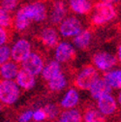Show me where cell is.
<instances>
[{
	"mask_svg": "<svg viewBox=\"0 0 121 122\" xmlns=\"http://www.w3.org/2000/svg\"><path fill=\"white\" fill-rule=\"evenodd\" d=\"M117 16V11L113 4L101 0L93 7L91 21L96 26H102L113 20Z\"/></svg>",
	"mask_w": 121,
	"mask_h": 122,
	"instance_id": "obj_1",
	"label": "cell"
},
{
	"mask_svg": "<svg viewBox=\"0 0 121 122\" xmlns=\"http://www.w3.org/2000/svg\"><path fill=\"white\" fill-rule=\"evenodd\" d=\"M20 10L31 22H43L49 18V9L44 1L29 2L20 7Z\"/></svg>",
	"mask_w": 121,
	"mask_h": 122,
	"instance_id": "obj_2",
	"label": "cell"
},
{
	"mask_svg": "<svg viewBox=\"0 0 121 122\" xmlns=\"http://www.w3.org/2000/svg\"><path fill=\"white\" fill-rule=\"evenodd\" d=\"M20 86L12 80H3L0 83V99L5 105H13L20 97Z\"/></svg>",
	"mask_w": 121,
	"mask_h": 122,
	"instance_id": "obj_3",
	"label": "cell"
},
{
	"mask_svg": "<svg viewBox=\"0 0 121 122\" xmlns=\"http://www.w3.org/2000/svg\"><path fill=\"white\" fill-rule=\"evenodd\" d=\"M83 30L81 20L77 17L69 16L58 24L59 34L64 38H74Z\"/></svg>",
	"mask_w": 121,
	"mask_h": 122,
	"instance_id": "obj_4",
	"label": "cell"
},
{
	"mask_svg": "<svg viewBox=\"0 0 121 122\" xmlns=\"http://www.w3.org/2000/svg\"><path fill=\"white\" fill-rule=\"evenodd\" d=\"M97 79L99 78L96 69L91 65H88L83 67L82 70L78 74L75 80V85L81 90H89Z\"/></svg>",
	"mask_w": 121,
	"mask_h": 122,
	"instance_id": "obj_5",
	"label": "cell"
},
{
	"mask_svg": "<svg viewBox=\"0 0 121 122\" xmlns=\"http://www.w3.org/2000/svg\"><path fill=\"white\" fill-rule=\"evenodd\" d=\"M32 46L30 42L26 39H19L14 43L13 47L11 48L12 59L17 63H22L25 58L31 53Z\"/></svg>",
	"mask_w": 121,
	"mask_h": 122,
	"instance_id": "obj_6",
	"label": "cell"
},
{
	"mask_svg": "<svg viewBox=\"0 0 121 122\" xmlns=\"http://www.w3.org/2000/svg\"><path fill=\"white\" fill-rule=\"evenodd\" d=\"M67 18V5L63 0H53L49 11V20L51 24H60Z\"/></svg>",
	"mask_w": 121,
	"mask_h": 122,
	"instance_id": "obj_7",
	"label": "cell"
},
{
	"mask_svg": "<svg viewBox=\"0 0 121 122\" xmlns=\"http://www.w3.org/2000/svg\"><path fill=\"white\" fill-rule=\"evenodd\" d=\"M116 57L107 51H100L93 55V63L96 66L97 69L108 72L111 71V68H113L116 64Z\"/></svg>",
	"mask_w": 121,
	"mask_h": 122,
	"instance_id": "obj_8",
	"label": "cell"
},
{
	"mask_svg": "<svg viewBox=\"0 0 121 122\" xmlns=\"http://www.w3.org/2000/svg\"><path fill=\"white\" fill-rule=\"evenodd\" d=\"M76 56L74 46L69 42H60L54 51V57L60 63H67Z\"/></svg>",
	"mask_w": 121,
	"mask_h": 122,
	"instance_id": "obj_9",
	"label": "cell"
},
{
	"mask_svg": "<svg viewBox=\"0 0 121 122\" xmlns=\"http://www.w3.org/2000/svg\"><path fill=\"white\" fill-rule=\"evenodd\" d=\"M44 67L45 65L43 58L40 56V54L36 52H31L22 62V69L26 70L34 76L42 73Z\"/></svg>",
	"mask_w": 121,
	"mask_h": 122,
	"instance_id": "obj_10",
	"label": "cell"
},
{
	"mask_svg": "<svg viewBox=\"0 0 121 122\" xmlns=\"http://www.w3.org/2000/svg\"><path fill=\"white\" fill-rule=\"evenodd\" d=\"M39 39L46 48L53 49L59 44V31L52 26H47L41 30Z\"/></svg>",
	"mask_w": 121,
	"mask_h": 122,
	"instance_id": "obj_11",
	"label": "cell"
},
{
	"mask_svg": "<svg viewBox=\"0 0 121 122\" xmlns=\"http://www.w3.org/2000/svg\"><path fill=\"white\" fill-rule=\"evenodd\" d=\"M97 108L104 115H111L117 109V104L115 99L109 93L97 100Z\"/></svg>",
	"mask_w": 121,
	"mask_h": 122,
	"instance_id": "obj_12",
	"label": "cell"
},
{
	"mask_svg": "<svg viewBox=\"0 0 121 122\" xmlns=\"http://www.w3.org/2000/svg\"><path fill=\"white\" fill-rule=\"evenodd\" d=\"M70 10L78 16H83L91 12L93 5L91 0H68Z\"/></svg>",
	"mask_w": 121,
	"mask_h": 122,
	"instance_id": "obj_13",
	"label": "cell"
},
{
	"mask_svg": "<svg viewBox=\"0 0 121 122\" xmlns=\"http://www.w3.org/2000/svg\"><path fill=\"white\" fill-rule=\"evenodd\" d=\"M111 87L107 83L104 79H97L96 81L92 84V86L89 88V92L90 95L93 99L98 100L100 97L111 93Z\"/></svg>",
	"mask_w": 121,
	"mask_h": 122,
	"instance_id": "obj_14",
	"label": "cell"
},
{
	"mask_svg": "<svg viewBox=\"0 0 121 122\" xmlns=\"http://www.w3.org/2000/svg\"><path fill=\"white\" fill-rule=\"evenodd\" d=\"M35 76L30 74L24 69H21L19 71L17 77H16V82L19 84L20 87L29 90L35 85Z\"/></svg>",
	"mask_w": 121,
	"mask_h": 122,
	"instance_id": "obj_15",
	"label": "cell"
},
{
	"mask_svg": "<svg viewBox=\"0 0 121 122\" xmlns=\"http://www.w3.org/2000/svg\"><path fill=\"white\" fill-rule=\"evenodd\" d=\"M61 73V66H60V62L55 60H52L50 62H49L46 66L44 67L42 71V77L44 80L46 81H50L52 78H54L55 76Z\"/></svg>",
	"mask_w": 121,
	"mask_h": 122,
	"instance_id": "obj_16",
	"label": "cell"
},
{
	"mask_svg": "<svg viewBox=\"0 0 121 122\" xmlns=\"http://www.w3.org/2000/svg\"><path fill=\"white\" fill-rule=\"evenodd\" d=\"M79 100H80V97H79L78 91L74 88H71L67 91L64 97L62 98L61 102H60V106H61L63 109L70 110V109L75 108V107L78 105Z\"/></svg>",
	"mask_w": 121,
	"mask_h": 122,
	"instance_id": "obj_17",
	"label": "cell"
},
{
	"mask_svg": "<svg viewBox=\"0 0 121 122\" xmlns=\"http://www.w3.org/2000/svg\"><path fill=\"white\" fill-rule=\"evenodd\" d=\"M91 40H92L91 32H90L89 30H82L79 35L74 37L73 44L76 48L81 49V50H84V49L89 47L90 43H91Z\"/></svg>",
	"mask_w": 121,
	"mask_h": 122,
	"instance_id": "obj_18",
	"label": "cell"
},
{
	"mask_svg": "<svg viewBox=\"0 0 121 122\" xmlns=\"http://www.w3.org/2000/svg\"><path fill=\"white\" fill-rule=\"evenodd\" d=\"M18 65L15 62H7L1 64V68H0V74H1V77L4 80H13L16 79L17 75L19 73V69H18Z\"/></svg>",
	"mask_w": 121,
	"mask_h": 122,
	"instance_id": "obj_19",
	"label": "cell"
},
{
	"mask_svg": "<svg viewBox=\"0 0 121 122\" xmlns=\"http://www.w3.org/2000/svg\"><path fill=\"white\" fill-rule=\"evenodd\" d=\"M104 80L111 88L121 89V70L108 71L104 75Z\"/></svg>",
	"mask_w": 121,
	"mask_h": 122,
	"instance_id": "obj_20",
	"label": "cell"
},
{
	"mask_svg": "<svg viewBox=\"0 0 121 122\" xmlns=\"http://www.w3.org/2000/svg\"><path fill=\"white\" fill-rule=\"evenodd\" d=\"M31 21L29 20V19L25 16V15L19 9L15 15V19H14V25L18 31H24L26 30Z\"/></svg>",
	"mask_w": 121,
	"mask_h": 122,
	"instance_id": "obj_21",
	"label": "cell"
},
{
	"mask_svg": "<svg viewBox=\"0 0 121 122\" xmlns=\"http://www.w3.org/2000/svg\"><path fill=\"white\" fill-rule=\"evenodd\" d=\"M66 85H67V80L62 73L58 74L50 81H49V88L50 90L53 91V92L61 91L66 87Z\"/></svg>",
	"mask_w": 121,
	"mask_h": 122,
	"instance_id": "obj_22",
	"label": "cell"
},
{
	"mask_svg": "<svg viewBox=\"0 0 121 122\" xmlns=\"http://www.w3.org/2000/svg\"><path fill=\"white\" fill-rule=\"evenodd\" d=\"M59 122H81V115L77 110H67L59 116Z\"/></svg>",
	"mask_w": 121,
	"mask_h": 122,
	"instance_id": "obj_23",
	"label": "cell"
},
{
	"mask_svg": "<svg viewBox=\"0 0 121 122\" xmlns=\"http://www.w3.org/2000/svg\"><path fill=\"white\" fill-rule=\"evenodd\" d=\"M84 122H106L104 114L98 110H87L83 115Z\"/></svg>",
	"mask_w": 121,
	"mask_h": 122,
	"instance_id": "obj_24",
	"label": "cell"
},
{
	"mask_svg": "<svg viewBox=\"0 0 121 122\" xmlns=\"http://www.w3.org/2000/svg\"><path fill=\"white\" fill-rule=\"evenodd\" d=\"M12 17L10 15V12L1 9L0 11V24H1V27L3 28H8L11 24H12Z\"/></svg>",
	"mask_w": 121,
	"mask_h": 122,
	"instance_id": "obj_25",
	"label": "cell"
},
{
	"mask_svg": "<svg viewBox=\"0 0 121 122\" xmlns=\"http://www.w3.org/2000/svg\"><path fill=\"white\" fill-rule=\"evenodd\" d=\"M20 0H1V9L8 12H13L17 9Z\"/></svg>",
	"mask_w": 121,
	"mask_h": 122,
	"instance_id": "obj_26",
	"label": "cell"
},
{
	"mask_svg": "<svg viewBox=\"0 0 121 122\" xmlns=\"http://www.w3.org/2000/svg\"><path fill=\"white\" fill-rule=\"evenodd\" d=\"M10 58H12L11 49L8 46H1V49H0V63L3 64L7 62Z\"/></svg>",
	"mask_w": 121,
	"mask_h": 122,
	"instance_id": "obj_27",
	"label": "cell"
},
{
	"mask_svg": "<svg viewBox=\"0 0 121 122\" xmlns=\"http://www.w3.org/2000/svg\"><path fill=\"white\" fill-rule=\"evenodd\" d=\"M45 112H47V115H48V118L50 119H53L56 117V115L58 114V109L57 107L53 104H48L45 106L44 108Z\"/></svg>",
	"mask_w": 121,
	"mask_h": 122,
	"instance_id": "obj_28",
	"label": "cell"
},
{
	"mask_svg": "<svg viewBox=\"0 0 121 122\" xmlns=\"http://www.w3.org/2000/svg\"><path fill=\"white\" fill-rule=\"evenodd\" d=\"M47 117H48L47 112H45L44 109H39V110H37V111H35L33 112V119H34V121L41 122V121H44Z\"/></svg>",
	"mask_w": 121,
	"mask_h": 122,
	"instance_id": "obj_29",
	"label": "cell"
},
{
	"mask_svg": "<svg viewBox=\"0 0 121 122\" xmlns=\"http://www.w3.org/2000/svg\"><path fill=\"white\" fill-rule=\"evenodd\" d=\"M33 112L32 111H26L22 112L19 117V122H29L33 118Z\"/></svg>",
	"mask_w": 121,
	"mask_h": 122,
	"instance_id": "obj_30",
	"label": "cell"
},
{
	"mask_svg": "<svg viewBox=\"0 0 121 122\" xmlns=\"http://www.w3.org/2000/svg\"><path fill=\"white\" fill-rule=\"evenodd\" d=\"M0 45L1 46H4L6 44V42L8 41V33L6 31V29L1 27V29H0Z\"/></svg>",
	"mask_w": 121,
	"mask_h": 122,
	"instance_id": "obj_31",
	"label": "cell"
},
{
	"mask_svg": "<svg viewBox=\"0 0 121 122\" xmlns=\"http://www.w3.org/2000/svg\"><path fill=\"white\" fill-rule=\"evenodd\" d=\"M117 59H118L119 62L121 63V44L119 45V47L117 49Z\"/></svg>",
	"mask_w": 121,
	"mask_h": 122,
	"instance_id": "obj_32",
	"label": "cell"
},
{
	"mask_svg": "<svg viewBox=\"0 0 121 122\" xmlns=\"http://www.w3.org/2000/svg\"><path fill=\"white\" fill-rule=\"evenodd\" d=\"M103 1H105V2H108V3H111V4L115 5V4H117L119 1H121V0H103Z\"/></svg>",
	"mask_w": 121,
	"mask_h": 122,
	"instance_id": "obj_33",
	"label": "cell"
},
{
	"mask_svg": "<svg viewBox=\"0 0 121 122\" xmlns=\"http://www.w3.org/2000/svg\"><path fill=\"white\" fill-rule=\"evenodd\" d=\"M118 103L121 105V91H120V93H119V95H118Z\"/></svg>",
	"mask_w": 121,
	"mask_h": 122,
	"instance_id": "obj_34",
	"label": "cell"
},
{
	"mask_svg": "<svg viewBox=\"0 0 121 122\" xmlns=\"http://www.w3.org/2000/svg\"><path fill=\"white\" fill-rule=\"evenodd\" d=\"M34 122H39V121H34Z\"/></svg>",
	"mask_w": 121,
	"mask_h": 122,
	"instance_id": "obj_35",
	"label": "cell"
},
{
	"mask_svg": "<svg viewBox=\"0 0 121 122\" xmlns=\"http://www.w3.org/2000/svg\"><path fill=\"white\" fill-rule=\"evenodd\" d=\"M56 122H59V120H58V121H56Z\"/></svg>",
	"mask_w": 121,
	"mask_h": 122,
	"instance_id": "obj_36",
	"label": "cell"
}]
</instances>
